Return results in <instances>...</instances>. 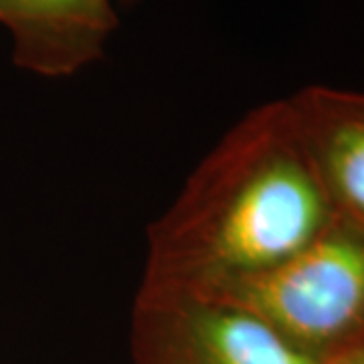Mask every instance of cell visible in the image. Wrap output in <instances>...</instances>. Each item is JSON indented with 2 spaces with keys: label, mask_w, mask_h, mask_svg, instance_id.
I'll use <instances>...</instances> for the list:
<instances>
[{
  "label": "cell",
  "mask_w": 364,
  "mask_h": 364,
  "mask_svg": "<svg viewBox=\"0 0 364 364\" xmlns=\"http://www.w3.org/2000/svg\"><path fill=\"white\" fill-rule=\"evenodd\" d=\"M334 217L287 102L261 105L150 227L142 289L213 296L291 257Z\"/></svg>",
  "instance_id": "1"
},
{
  "label": "cell",
  "mask_w": 364,
  "mask_h": 364,
  "mask_svg": "<svg viewBox=\"0 0 364 364\" xmlns=\"http://www.w3.org/2000/svg\"><path fill=\"white\" fill-rule=\"evenodd\" d=\"M207 298L255 316L314 360L336 364L364 346V229L336 215L291 257Z\"/></svg>",
  "instance_id": "2"
},
{
  "label": "cell",
  "mask_w": 364,
  "mask_h": 364,
  "mask_svg": "<svg viewBox=\"0 0 364 364\" xmlns=\"http://www.w3.org/2000/svg\"><path fill=\"white\" fill-rule=\"evenodd\" d=\"M132 354L134 364H322L225 301L142 287L132 312Z\"/></svg>",
  "instance_id": "3"
},
{
  "label": "cell",
  "mask_w": 364,
  "mask_h": 364,
  "mask_svg": "<svg viewBox=\"0 0 364 364\" xmlns=\"http://www.w3.org/2000/svg\"><path fill=\"white\" fill-rule=\"evenodd\" d=\"M286 102L334 213L364 229V93L312 85Z\"/></svg>",
  "instance_id": "4"
},
{
  "label": "cell",
  "mask_w": 364,
  "mask_h": 364,
  "mask_svg": "<svg viewBox=\"0 0 364 364\" xmlns=\"http://www.w3.org/2000/svg\"><path fill=\"white\" fill-rule=\"evenodd\" d=\"M0 23L18 65L61 77L102 55L117 18L109 0H0Z\"/></svg>",
  "instance_id": "5"
},
{
  "label": "cell",
  "mask_w": 364,
  "mask_h": 364,
  "mask_svg": "<svg viewBox=\"0 0 364 364\" xmlns=\"http://www.w3.org/2000/svg\"><path fill=\"white\" fill-rule=\"evenodd\" d=\"M336 364H364V346H360L358 350H354L348 356H344Z\"/></svg>",
  "instance_id": "6"
}]
</instances>
